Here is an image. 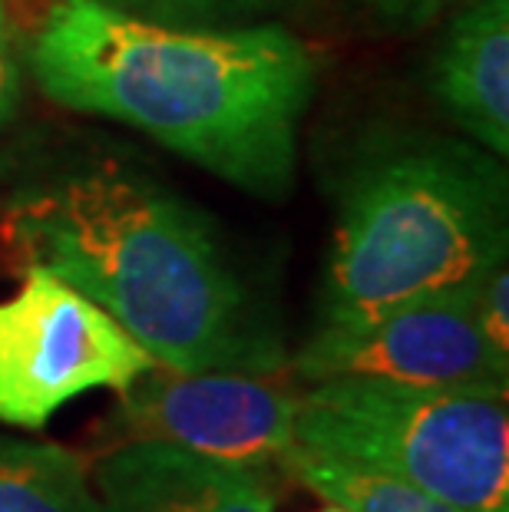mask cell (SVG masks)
<instances>
[{"instance_id": "cell-16", "label": "cell", "mask_w": 509, "mask_h": 512, "mask_svg": "<svg viewBox=\"0 0 509 512\" xmlns=\"http://www.w3.org/2000/svg\"><path fill=\"white\" fill-rule=\"evenodd\" d=\"M321 512H348V509H341V506H328V509H321Z\"/></svg>"}, {"instance_id": "cell-14", "label": "cell", "mask_w": 509, "mask_h": 512, "mask_svg": "<svg viewBox=\"0 0 509 512\" xmlns=\"http://www.w3.org/2000/svg\"><path fill=\"white\" fill-rule=\"evenodd\" d=\"M357 4L391 30H424L450 10L467 7L470 0H357Z\"/></svg>"}, {"instance_id": "cell-15", "label": "cell", "mask_w": 509, "mask_h": 512, "mask_svg": "<svg viewBox=\"0 0 509 512\" xmlns=\"http://www.w3.org/2000/svg\"><path fill=\"white\" fill-rule=\"evenodd\" d=\"M17 96H20V67H17L14 40H10V27H7V10H4V0H0V129L14 116Z\"/></svg>"}, {"instance_id": "cell-2", "label": "cell", "mask_w": 509, "mask_h": 512, "mask_svg": "<svg viewBox=\"0 0 509 512\" xmlns=\"http://www.w3.org/2000/svg\"><path fill=\"white\" fill-rule=\"evenodd\" d=\"M4 242L123 324L169 370H288L278 318L219 228L166 185L116 162L70 169L7 202Z\"/></svg>"}, {"instance_id": "cell-6", "label": "cell", "mask_w": 509, "mask_h": 512, "mask_svg": "<svg viewBox=\"0 0 509 512\" xmlns=\"http://www.w3.org/2000/svg\"><path fill=\"white\" fill-rule=\"evenodd\" d=\"M301 390L291 370H169L153 367L119 390L106 417L113 443L159 440L235 463L278 466L295 450Z\"/></svg>"}, {"instance_id": "cell-12", "label": "cell", "mask_w": 509, "mask_h": 512, "mask_svg": "<svg viewBox=\"0 0 509 512\" xmlns=\"http://www.w3.org/2000/svg\"><path fill=\"white\" fill-rule=\"evenodd\" d=\"M116 14L176 30H229L272 24L298 0H93Z\"/></svg>"}, {"instance_id": "cell-4", "label": "cell", "mask_w": 509, "mask_h": 512, "mask_svg": "<svg viewBox=\"0 0 509 512\" xmlns=\"http://www.w3.org/2000/svg\"><path fill=\"white\" fill-rule=\"evenodd\" d=\"M509 394L331 377L305 384L301 450L407 479L467 512H509Z\"/></svg>"}, {"instance_id": "cell-1", "label": "cell", "mask_w": 509, "mask_h": 512, "mask_svg": "<svg viewBox=\"0 0 509 512\" xmlns=\"http://www.w3.org/2000/svg\"><path fill=\"white\" fill-rule=\"evenodd\" d=\"M27 63L53 103L143 129L255 199H285L295 185L318 70L285 27L176 30L57 0Z\"/></svg>"}, {"instance_id": "cell-8", "label": "cell", "mask_w": 509, "mask_h": 512, "mask_svg": "<svg viewBox=\"0 0 509 512\" xmlns=\"http://www.w3.org/2000/svg\"><path fill=\"white\" fill-rule=\"evenodd\" d=\"M278 466L159 440L113 443L90 473L100 512H275Z\"/></svg>"}, {"instance_id": "cell-7", "label": "cell", "mask_w": 509, "mask_h": 512, "mask_svg": "<svg viewBox=\"0 0 509 512\" xmlns=\"http://www.w3.org/2000/svg\"><path fill=\"white\" fill-rule=\"evenodd\" d=\"M473 291L400 304L351 324H314L301 351L288 357V370L301 384L374 377L509 394V357L496 354L483 337Z\"/></svg>"}, {"instance_id": "cell-9", "label": "cell", "mask_w": 509, "mask_h": 512, "mask_svg": "<svg viewBox=\"0 0 509 512\" xmlns=\"http://www.w3.org/2000/svg\"><path fill=\"white\" fill-rule=\"evenodd\" d=\"M433 96L473 143L509 152V0H470L450 20L430 70Z\"/></svg>"}, {"instance_id": "cell-5", "label": "cell", "mask_w": 509, "mask_h": 512, "mask_svg": "<svg viewBox=\"0 0 509 512\" xmlns=\"http://www.w3.org/2000/svg\"><path fill=\"white\" fill-rule=\"evenodd\" d=\"M156 367L113 314L50 268L24 265L0 301V423L27 433L90 390H126Z\"/></svg>"}, {"instance_id": "cell-11", "label": "cell", "mask_w": 509, "mask_h": 512, "mask_svg": "<svg viewBox=\"0 0 509 512\" xmlns=\"http://www.w3.org/2000/svg\"><path fill=\"white\" fill-rule=\"evenodd\" d=\"M281 473L298 479L328 506H341L348 512H467L407 479L364 470V466L301 450V446L281 460Z\"/></svg>"}, {"instance_id": "cell-3", "label": "cell", "mask_w": 509, "mask_h": 512, "mask_svg": "<svg viewBox=\"0 0 509 512\" xmlns=\"http://www.w3.org/2000/svg\"><path fill=\"white\" fill-rule=\"evenodd\" d=\"M506 222V169L490 149L437 136L371 149L341 185L314 324L473 291L506 258Z\"/></svg>"}, {"instance_id": "cell-10", "label": "cell", "mask_w": 509, "mask_h": 512, "mask_svg": "<svg viewBox=\"0 0 509 512\" xmlns=\"http://www.w3.org/2000/svg\"><path fill=\"white\" fill-rule=\"evenodd\" d=\"M0 512H100L90 466L60 443L0 430Z\"/></svg>"}, {"instance_id": "cell-13", "label": "cell", "mask_w": 509, "mask_h": 512, "mask_svg": "<svg viewBox=\"0 0 509 512\" xmlns=\"http://www.w3.org/2000/svg\"><path fill=\"white\" fill-rule=\"evenodd\" d=\"M473 311L483 337L500 357H509V271L506 258L480 278L473 291Z\"/></svg>"}]
</instances>
